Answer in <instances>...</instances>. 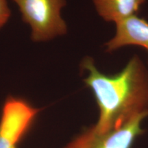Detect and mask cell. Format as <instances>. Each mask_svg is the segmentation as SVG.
I'll return each instance as SVG.
<instances>
[{"instance_id": "cell-1", "label": "cell", "mask_w": 148, "mask_h": 148, "mask_svg": "<svg viewBox=\"0 0 148 148\" xmlns=\"http://www.w3.org/2000/svg\"><path fill=\"white\" fill-rule=\"evenodd\" d=\"M82 69L88 72L84 82L95 98L99 118L92 125L103 133L123 126L148 112V70L138 56L114 75L101 73L90 57L84 58Z\"/></svg>"}, {"instance_id": "cell-2", "label": "cell", "mask_w": 148, "mask_h": 148, "mask_svg": "<svg viewBox=\"0 0 148 148\" xmlns=\"http://www.w3.org/2000/svg\"><path fill=\"white\" fill-rule=\"evenodd\" d=\"M22 19L31 27L34 42H43L66 34V24L61 16L65 0H12Z\"/></svg>"}, {"instance_id": "cell-3", "label": "cell", "mask_w": 148, "mask_h": 148, "mask_svg": "<svg viewBox=\"0 0 148 148\" xmlns=\"http://www.w3.org/2000/svg\"><path fill=\"white\" fill-rule=\"evenodd\" d=\"M39 110L23 98H7L0 119V148H18Z\"/></svg>"}, {"instance_id": "cell-4", "label": "cell", "mask_w": 148, "mask_h": 148, "mask_svg": "<svg viewBox=\"0 0 148 148\" xmlns=\"http://www.w3.org/2000/svg\"><path fill=\"white\" fill-rule=\"evenodd\" d=\"M147 116L148 112L142 114L119 128L103 133L91 126L65 148H132L136 138L144 132L140 124Z\"/></svg>"}, {"instance_id": "cell-5", "label": "cell", "mask_w": 148, "mask_h": 148, "mask_svg": "<svg viewBox=\"0 0 148 148\" xmlns=\"http://www.w3.org/2000/svg\"><path fill=\"white\" fill-rule=\"evenodd\" d=\"M130 45L141 46L148 51V22L136 15L116 23L115 35L105 45L110 52Z\"/></svg>"}, {"instance_id": "cell-6", "label": "cell", "mask_w": 148, "mask_h": 148, "mask_svg": "<svg viewBox=\"0 0 148 148\" xmlns=\"http://www.w3.org/2000/svg\"><path fill=\"white\" fill-rule=\"evenodd\" d=\"M145 0H93L98 14L115 23L136 15Z\"/></svg>"}, {"instance_id": "cell-7", "label": "cell", "mask_w": 148, "mask_h": 148, "mask_svg": "<svg viewBox=\"0 0 148 148\" xmlns=\"http://www.w3.org/2000/svg\"><path fill=\"white\" fill-rule=\"evenodd\" d=\"M11 15L7 0H0V29L5 25Z\"/></svg>"}]
</instances>
